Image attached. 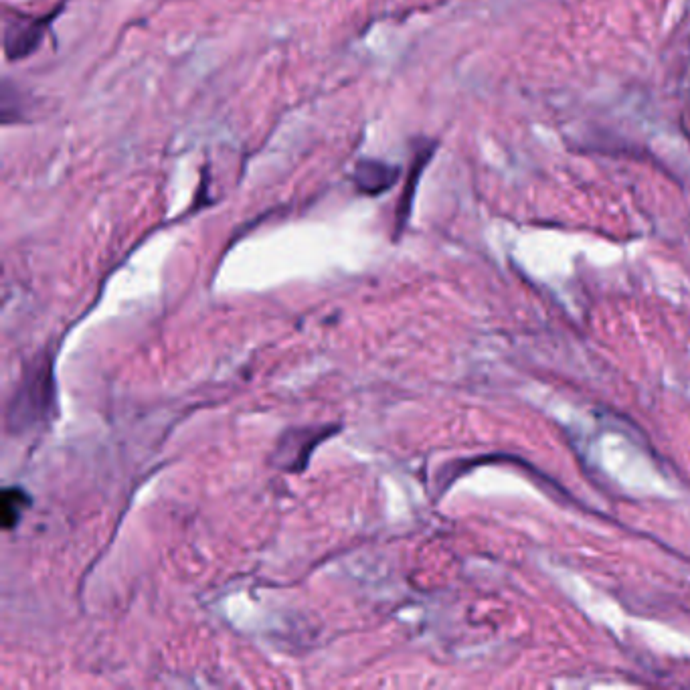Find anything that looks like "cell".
Here are the masks:
<instances>
[{
	"label": "cell",
	"instance_id": "7a4b0ae2",
	"mask_svg": "<svg viewBox=\"0 0 690 690\" xmlns=\"http://www.w3.org/2000/svg\"><path fill=\"white\" fill-rule=\"evenodd\" d=\"M53 15H43V17H33V15H23L15 11L13 15L9 13L5 19V53L11 61L25 59L31 53L37 51V47L43 43L47 27L53 23Z\"/></svg>",
	"mask_w": 690,
	"mask_h": 690
},
{
	"label": "cell",
	"instance_id": "3957f363",
	"mask_svg": "<svg viewBox=\"0 0 690 690\" xmlns=\"http://www.w3.org/2000/svg\"><path fill=\"white\" fill-rule=\"evenodd\" d=\"M334 431L328 427L292 429L280 440L276 448V464L288 472H300L306 468L312 452Z\"/></svg>",
	"mask_w": 690,
	"mask_h": 690
},
{
	"label": "cell",
	"instance_id": "5b68a950",
	"mask_svg": "<svg viewBox=\"0 0 690 690\" xmlns=\"http://www.w3.org/2000/svg\"><path fill=\"white\" fill-rule=\"evenodd\" d=\"M434 150H436V144H427V146L417 150V156L413 160V166H411L409 177H407V187H405V191L401 195V203H399V209H397V227H399V231L407 223V217H409V211H411V203H413V195H415V189H417V181L421 177L425 164L429 162L431 154H434Z\"/></svg>",
	"mask_w": 690,
	"mask_h": 690
},
{
	"label": "cell",
	"instance_id": "277c9868",
	"mask_svg": "<svg viewBox=\"0 0 690 690\" xmlns=\"http://www.w3.org/2000/svg\"><path fill=\"white\" fill-rule=\"evenodd\" d=\"M399 179V168L373 158H363L355 166V185L363 195H381L389 191Z\"/></svg>",
	"mask_w": 690,
	"mask_h": 690
},
{
	"label": "cell",
	"instance_id": "8992f818",
	"mask_svg": "<svg viewBox=\"0 0 690 690\" xmlns=\"http://www.w3.org/2000/svg\"><path fill=\"white\" fill-rule=\"evenodd\" d=\"M29 504H31V498L23 488L13 486L3 492V498H0V512L3 514L0 516H3L5 531H13L19 525L21 516L29 508Z\"/></svg>",
	"mask_w": 690,
	"mask_h": 690
},
{
	"label": "cell",
	"instance_id": "6da1fadb",
	"mask_svg": "<svg viewBox=\"0 0 690 690\" xmlns=\"http://www.w3.org/2000/svg\"><path fill=\"white\" fill-rule=\"evenodd\" d=\"M53 383L51 363H43L41 367L27 371V377L15 393L9 409V425L13 429H25L49 417L51 407L55 405Z\"/></svg>",
	"mask_w": 690,
	"mask_h": 690
}]
</instances>
